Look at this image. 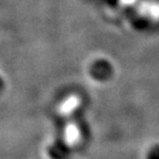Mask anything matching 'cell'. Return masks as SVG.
<instances>
[{
	"instance_id": "4",
	"label": "cell",
	"mask_w": 159,
	"mask_h": 159,
	"mask_svg": "<svg viewBox=\"0 0 159 159\" xmlns=\"http://www.w3.org/2000/svg\"><path fill=\"white\" fill-rule=\"evenodd\" d=\"M120 2L123 3L124 5H132L138 2V0H120Z\"/></svg>"
},
{
	"instance_id": "2",
	"label": "cell",
	"mask_w": 159,
	"mask_h": 159,
	"mask_svg": "<svg viewBox=\"0 0 159 159\" xmlns=\"http://www.w3.org/2000/svg\"><path fill=\"white\" fill-rule=\"evenodd\" d=\"M80 132L78 127L74 124H69L65 129V141L68 145H74L78 142Z\"/></svg>"
},
{
	"instance_id": "1",
	"label": "cell",
	"mask_w": 159,
	"mask_h": 159,
	"mask_svg": "<svg viewBox=\"0 0 159 159\" xmlns=\"http://www.w3.org/2000/svg\"><path fill=\"white\" fill-rule=\"evenodd\" d=\"M141 9L143 14L147 15L151 19H159V2L155 0H147L143 2Z\"/></svg>"
},
{
	"instance_id": "3",
	"label": "cell",
	"mask_w": 159,
	"mask_h": 159,
	"mask_svg": "<svg viewBox=\"0 0 159 159\" xmlns=\"http://www.w3.org/2000/svg\"><path fill=\"white\" fill-rule=\"evenodd\" d=\"M79 104V99L77 97H70L68 99H66L64 102L60 107V112L62 114H69L74 111Z\"/></svg>"
}]
</instances>
